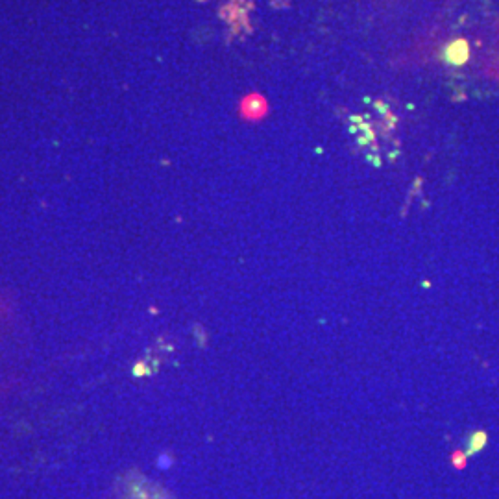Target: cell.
Segmentation results:
<instances>
[{
  "instance_id": "cell-2",
  "label": "cell",
  "mask_w": 499,
  "mask_h": 499,
  "mask_svg": "<svg viewBox=\"0 0 499 499\" xmlns=\"http://www.w3.org/2000/svg\"><path fill=\"white\" fill-rule=\"evenodd\" d=\"M446 56H448V61L455 63V65H461L468 59V43L466 41H455L448 46L446 50Z\"/></svg>"
},
{
  "instance_id": "cell-1",
  "label": "cell",
  "mask_w": 499,
  "mask_h": 499,
  "mask_svg": "<svg viewBox=\"0 0 499 499\" xmlns=\"http://www.w3.org/2000/svg\"><path fill=\"white\" fill-rule=\"evenodd\" d=\"M243 113L248 118H261L268 113V102L261 95H250L243 100Z\"/></svg>"
}]
</instances>
